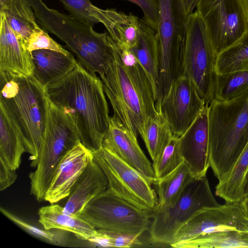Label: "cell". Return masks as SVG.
Listing matches in <instances>:
<instances>
[{"instance_id":"1","label":"cell","mask_w":248,"mask_h":248,"mask_svg":"<svg viewBox=\"0 0 248 248\" xmlns=\"http://www.w3.org/2000/svg\"><path fill=\"white\" fill-rule=\"evenodd\" d=\"M48 99L72 120L80 142L92 153L102 147L109 124L103 82L78 62L60 80L46 87Z\"/></svg>"},{"instance_id":"2","label":"cell","mask_w":248,"mask_h":248,"mask_svg":"<svg viewBox=\"0 0 248 248\" xmlns=\"http://www.w3.org/2000/svg\"><path fill=\"white\" fill-rule=\"evenodd\" d=\"M113 57L100 76L114 114L138 136L146 120L157 112L151 82L130 50L111 37Z\"/></svg>"},{"instance_id":"3","label":"cell","mask_w":248,"mask_h":248,"mask_svg":"<svg viewBox=\"0 0 248 248\" xmlns=\"http://www.w3.org/2000/svg\"><path fill=\"white\" fill-rule=\"evenodd\" d=\"M0 105L16 127L31 166L35 167L45 128L47 96L46 87L33 76L0 70Z\"/></svg>"},{"instance_id":"4","label":"cell","mask_w":248,"mask_h":248,"mask_svg":"<svg viewBox=\"0 0 248 248\" xmlns=\"http://www.w3.org/2000/svg\"><path fill=\"white\" fill-rule=\"evenodd\" d=\"M207 111L210 167L220 181L248 143V89L228 100L213 98Z\"/></svg>"},{"instance_id":"5","label":"cell","mask_w":248,"mask_h":248,"mask_svg":"<svg viewBox=\"0 0 248 248\" xmlns=\"http://www.w3.org/2000/svg\"><path fill=\"white\" fill-rule=\"evenodd\" d=\"M39 26L64 42L88 70L102 75L113 57L107 32H96L93 26L71 15L49 8L42 0H31Z\"/></svg>"},{"instance_id":"6","label":"cell","mask_w":248,"mask_h":248,"mask_svg":"<svg viewBox=\"0 0 248 248\" xmlns=\"http://www.w3.org/2000/svg\"><path fill=\"white\" fill-rule=\"evenodd\" d=\"M80 142L69 117L47 98L45 128L35 170L30 173L31 194L37 201L45 196L54 174L65 155Z\"/></svg>"},{"instance_id":"7","label":"cell","mask_w":248,"mask_h":248,"mask_svg":"<svg viewBox=\"0 0 248 248\" xmlns=\"http://www.w3.org/2000/svg\"><path fill=\"white\" fill-rule=\"evenodd\" d=\"M159 75L157 93L164 95L171 83L181 75L182 58L186 31L189 16L183 0H156Z\"/></svg>"},{"instance_id":"8","label":"cell","mask_w":248,"mask_h":248,"mask_svg":"<svg viewBox=\"0 0 248 248\" xmlns=\"http://www.w3.org/2000/svg\"><path fill=\"white\" fill-rule=\"evenodd\" d=\"M217 57L202 18L195 11L186 26L181 75L190 79L207 106L214 97Z\"/></svg>"},{"instance_id":"9","label":"cell","mask_w":248,"mask_h":248,"mask_svg":"<svg viewBox=\"0 0 248 248\" xmlns=\"http://www.w3.org/2000/svg\"><path fill=\"white\" fill-rule=\"evenodd\" d=\"M219 205L206 177L194 179L186 186L174 205H156L151 213L152 221L148 229L151 241L170 245L179 230L199 211Z\"/></svg>"},{"instance_id":"10","label":"cell","mask_w":248,"mask_h":248,"mask_svg":"<svg viewBox=\"0 0 248 248\" xmlns=\"http://www.w3.org/2000/svg\"><path fill=\"white\" fill-rule=\"evenodd\" d=\"M93 154L107 178L108 188L113 194L142 210H154L157 198L149 179L109 148L102 146Z\"/></svg>"},{"instance_id":"11","label":"cell","mask_w":248,"mask_h":248,"mask_svg":"<svg viewBox=\"0 0 248 248\" xmlns=\"http://www.w3.org/2000/svg\"><path fill=\"white\" fill-rule=\"evenodd\" d=\"M80 217L96 230L140 236L151 225V213L113 194L108 188L85 207Z\"/></svg>"},{"instance_id":"12","label":"cell","mask_w":248,"mask_h":248,"mask_svg":"<svg viewBox=\"0 0 248 248\" xmlns=\"http://www.w3.org/2000/svg\"><path fill=\"white\" fill-rule=\"evenodd\" d=\"M196 8L217 56L247 31L242 0H198Z\"/></svg>"},{"instance_id":"13","label":"cell","mask_w":248,"mask_h":248,"mask_svg":"<svg viewBox=\"0 0 248 248\" xmlns=\"http://www.w3.org/2000/svg\"><path fill=\"white\" fill-rule=\"evenodd\" d=\"M206 106L190 79L181 75L171 83L156 109L165 116L173 134L180 137Z\"/></svg>"},{"instance_id":"14","label":"cell","mask_w":248,"mask_h":248,"mask_svg":"<svg viewBox=\"0 0 248 248\" xmlns=\"http://www.w3.org/2000/svg\"><path fill=\"white\" fill-rule=\"evenodd\" d=\"M229 229L248 231V217L242 201L226 202L201 210L179 230L172 244L188 241L202 234Z\"/></svg>"},{"instance_id":"15","label":"cell","mask_w":248,"mask_h":248,"mask_svg":"<svg viewBox=\"0 0 248 248\" xmlns=\"http://www.w3.org/2000/svg\"><path fill=\"white\" fill-rule=\"evenodd\" d=\"M179 145L184 161L193 177H206L210 167L207 106L179 137Z\"/></svg>"},{"instance_id":"16","label":"cell","mask_w":248,"mask_h":248,"mask_svg":"<svg viewBox=\"0 0 248 248\" xmlns=\"http://www.w3.org/2000/svg\"><path fill=\"white\" fill-rule=\"evenodd\" d=\"M102 146L110 148L122 159L149 179L155 180L153 165L140 147L137 136L132 133L114 114L109 117V127Z\"/></svg>"},{"instance_id":"17","label":"cell","mask_w":248,"mask_h":248,"mask_svg":"<svg viewBox=\"0 0 248 248\" xmlns=\"http://www.w3.org/2000/svg\"><path fill=\"white\" fill-rule=\"evenodd\" d=\"M93 153L81 142L71 149L58 165L46 192L45 201L51 204L68 198L90 162Z\"/></svg>"},{"instance_id":"18","label":"cell","mask_w":248,"mask_h":248,"mask_svg":"<svg viewBox=\"0 0 248 248\" xmlns=\"http://www.w3.org/2000/svg\"><path fill=\"white\" fill-rule=\"evenodd\" d=\"M0 70L16 75L33 76L31 53L26 49L0 12Z\"/></svg>"},{"instance_id":"19","label":"cell","mask_w":248,"mask_h":248,"mask_svg":"<svg viewBox=\"0 0 248 248\" xmlns=\"http://www.w3.org/2000/svg\"><path fill=\"white\" fill-rule=\"evenodd\" d=\"M108 187V181L104 172L93 159L75 184L63 206L64 211L79 217L87 205Z\"/></svg>"},{"instance_id":"20","label":"cell","mask_w":248,"mask_h":248,"mask_svg":"<svg viewBox=\"0 0 248 248\" xmlns=\"http://www.w3.org/2000/svg\"><path fill=\"white\" fill-rule=\"evenodd\" d=\"M39 222L44 229H58L70 232L78 238L92 242L99 235V231L87 221L64 211L63 207L51 204L41 207L38 212Z\"/></svg>"},{"instance_id":"21","label":"cell","mask_w":248,"mask_h":248,"mask_svg":"<svg viewBox=\"0 0 248 248\" xmlns=\"http://www.w3.org/2000/svg\"><path fill=\"white\" fill-rule=\"evenodd\" d=\"M31 55L33 76L45 87L67 75L78 62L72 54L66 55L51 50H36Z\"/></svg>"},{"instance_id":"22","label":"cell","mask_w":248,"mask_h":248,"mask_svg":"<svg viewBox=\"0 0 248 248\" xmlns=\"http://www.w3.org/2000/svg\"><path fill=\"white\" fill-rule=\"evenodd\" d=\"M129 49L147 74L153 87L156 102L159 75L158 41L156 31L143 19L140 21L138 42Z\"/></svg>"},{"instance_id":"23","label":"cell","mask_w":248,"mask_h":248,"mask_svg":"<svg viewBox=\"0 0 248 248\" xmlns=\"http://www.w3.org/2000/svg\"><path fill=\"white\" fill-rule=\"evenodd\" d=\"M8 23L25 48L31 34L41 27L38 24L31 0H10L0 8Z\"/></svg>"},{"instance_id":"24","label":"cell","mask_w":248,"mask_h":248,"mask_svg":"<svg viewBox=\"0 0 248 248\" xmlns=\"http://www.w3.org/2000/svg\"><path fill=\"white\" fill-rule=\"evenodd\" d=\"M139 134L153 162L160 156L173 136L166 117L159 110L146 120Z\"/></svg>"},{"instance_id":"25","label":"cell","mask_w":248,"mask_h":248,"mask_svg":"<svg viewBox=\"0 0 248 248\" xmlns=\"http://www.w3.org/2000/svg\"><path fill=\"white\" fill-rule=\"evenodd\" d=\"M195 179L184 161L167 175L155 179L153 185L157 191L158 206L170 207L177 202L186 186Z\"/></svg>"},{"instance_id":"26","label":"cell","mask_w":248,"mask_h":248,"mask_svg":"<svg viewBox=\"0 0 248 248\" xmlns=\"http://www.w3.org/2000/svg\"><path fill=\"white\" fill-rule=\"evenodd\" d=\"M26 152L19 132L4 108L0 105V157L16 170Z\"/></svg>"},{"instance_id":"27","label":"cell","mask_w":248,"mask_h":248,"mask_svg":"<svg viewBox=\"0 0 248 248\" xmlns=\"http://www.w3.org/2000/svg\"><path fill=\"white\" fill-rule=\"evenodd\" d=\"M248 171V143L229 173L216 186L215 194L226 202L242 201L245 197Z\"/></svg>"},{"instance_id":"28","label":"cell","mask_w":248,"mask_h":248,"mask_svg":"<svg viewBox=\"0 0 248 248\" xmlns=\"http://www.w3.org/2000/svg\"><path fill=\"white\" fill-rule=\"evenodd\" d=\"M170 246L175 248H248V231L235 229L215 231Z\"/></svg>"},{"instance_id":"29","label":"cell","mask_w":248,"mask_h":248,"mask_svg":"<svg viewBox=\"0 0 248 248\" xmlns=\"http://www.w3.org/2000/svg\"><path fill=\"white\" fill-rule=\"evenodd\" d=\"M215 71L218 75L248 71V31L217 55Z\"/></svg>"},{"instance_id":"30","label":"cell","mask_w":248,"mask_h":248,"mask_svg":"<svg viewBox=\"0 0 248 248\" xmlns=\"http://www.w3.org/2000/svg\"><path fill=\"white\" fill-rule=\"evenodd\" d=\"M71 15L93 26L102 23L109 34L113 32V21L111 9H102L94 5L90 0H60Z\"/></svg>"},{"instance_id":"31","label":"cell","mask_w":248,"mask_h":248,"mask_svg":"<svg viewBox=\"0 0 248 248\" xmlns=\"http://www.w3.org/2000/svg\"><path fill=\"white\" fill-rule=\"evenodd\" d=\"M113 32L111 37L129 49L137 44L140 33V21L137 16L112 9Z\"/></svg>"},{"instance_id":"32","label":"cell","mask_w":248,"mask_h":248,"mask_svg":"<svg viewBox=\"0 0 248 248\" xmlns=\"http://www.w3.org/2000/svg\"><path fill=\"white\" fill-rule=\"evenodd\" d=\"M248 89V71L217 75L214 99L229 100Z\"/></svg>"},{"instance_id":"33","label":"cell","mask_w":248,"mask_h":248,"mask_svg":"<svg viewBox=\"0 0 248 248\" xmlns=\"http://www.w3.org/2000/svg\"><path fill=\"white\" fill-rule=\"evenodd\" d=\"M184 159L179 145V137L172 138L157 159L153 163L155 179H160L177 168Z\"/></svg>"},{"instance_id":"34","label":"cell","mask_w":248,"mask_h":248,"mask_svg":"<svg viewBox=\"0 0 248 248\" xmlns=\"http://www.w3.org/2000/svg\"><path fill=\"white\" fill-rule=\"evenodd\" d=\"M99 236L91 242L104 247L131 248L142 245L140 236L97 230Z\"/></svg>"},{"instance_id":"35","label":"cell","mask_w":248,"mask_h":248,"mask_svg":"<svg viewBox=\"0 0 248 248\" xmlns=\"http://www.w3.org/2000/svg\"><path fill=\"white\" fill-rule=\"evenodd\" d=\"M25 49L30 52L39 49H47L61 52L66 55L71 53L53 40L47 31L41 27L34 31L30 37Z\"/></svg>"},{"instance_id":"36","label":"cell","mask_w":248,"mask_h":248,"mask_svg":"<svg viewBox=\"0 0 248 248\" xmlns=\"http://www.w3.org/2000/svg\"><path fill=\"white\" fill-rule=\"evenodd\" d=\"M0 211L9 220L30 234L50 243L56 242L57 236L50 230L41 229L33 226L2 207L0 208Z\"/></svg>"},{"instance_id":"37","label":"cell","mask_w":248,"mask_h":248,"mask_svg":"<svg viewBox=\"0 0 248 248\" xmlns=\"http://www.w3.org/2000/svg\"><path fill=\"white\" fill-rule=\"evenodd\" d=\"M137 5L142 11L143 19L155 31L158 24V8L156 0H125Z\"/></svg>"},{"instance_id":"38","label":"cell","mask_w":248,"mask_h":248,"mask_svg":"<svg viewBox=\"0 0 248 248\" xmlns=\"http://www.w3.org/2000/svg\"><path fill=\"white\" fill-rule=\"evenodd\" d=\"M16 170L10 168L0 157V190L2 191L9 187L16 180Z\"/></svg>"},{"instance_id":"39","label":"cell","mask_w":248,"mask_h":248,"mask_svg":"<svg viewBox=\"0 0 248 248\" xmlns=\"http://www.w3.org/2000/svg\"><path fill=\"white\" fill-rule=\"evenodd\" d=\"M186 13L188 16L194 12L198 0H183Z\"/></svg>"},{"instance_id":"40","label":"cell","mask_w":248,"mask_h":248,"mask_svg":"<svg viewBox=\"0 0 248 248\" xmlns=\"http://www.w3.org/2000/svg\"><path fill=\"white\" fill-rule=\"evenodd\" d=\"M245 14L246 31H248V0H242Z\"/></svg>"},{"instance_id":"41","label":"cell","mask_w":248,"mask_h":248,"mask_svg":"<svg viewBox=\"0 0 248 248\" xmlns=\"http://www.w3.org/2000/svg\"><path fill=\"white\" fill-rule=\"evenodd\" d=\"M245 211L248 217V197L246 196L242 201Z\"/></svg>"},{"instance_id":"42","label":"cell","mask_w":248,"mask_h":248,"mask_svg":"<svg viewBox=\"0 0 248 248\" xmlns=\"http://www.w3.org/2000/svg\"><path fill=\"white\" fill-rule=\"evenodd\" d=\"M246 183L245 188V197H248V171L246 175Z\"/></svg>"},{"instance_id":"43","label":"cell","mask_w":248,"mask_h":248,"mask_svg":"<svg viewBox=\"0 0 248 248\" xmlns=\"http://www.w3.org/2000/svg\"><path fill=\"white\" fill-rule=\"evenodd\" d=\"M10 0H0V8L4 6Z\"/></svg>"}]
</instances>
